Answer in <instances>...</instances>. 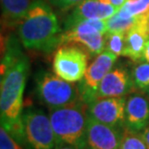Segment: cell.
<instances>
[{"mask_svg": "<svg viewBox=\"0 0 149 149\" xmlns=\"http://www.w3.org/2000/svg\"><path fill=\"white\" fill-rule=\"evenodd\" d=\"M11 60L1 65V126L18 143H24L23 91L28 73V60L21 52L13 56Z\"/></svg>", "mask_w": 149, "mask_h": 149, "instance_id": "cell-1", "label": "cell"}, {"mask_svg": "<svg viewBox=\"0 0 149 149\" xmlns=\"http://www.w3.org/2000/svg\"><path fill=\"white\" fill-rule=\"evenodd\" d=\"M20 42L27 49L49 52L60 45L61 30L55 14L44 0H35L18 25Z\"/></svg>", "mask_w": 149, "mask_h": 149, "instance_id": "cell-2", "label": "cell"}, {"mask_svg": "<svg viewBox=\"0 0 149 149\" xmlns=\"http://www.w3.org/2000/svg\"><path fill=\"white\" fill-rule=\"evenodd\" d=\"M56 144H67L87 149V105L82 100L70 105L49 109Z\"/></svg>", "mask_w": 149, "mask_h": 149, "instance_id": "cell-3", "label": "cell"}, {"mask_svg": "<svg viewBox=\"0 0 149 149\" xmlns=\"http://www.w3.org/2000/svg\"><path fill=\"white\" fill-rule=\"evenodd\" d=\"M36 93L49 109L64 107L81 100L78 85L47 71H41L37 75Z\"/></svg>", "mask_w": 149, "mask_h": 149, "instance_id": "cell-4", "label": "cell"}, {"mask_svg": "<svg viewBox=\"0 0 149 149\" xmlns=\"http://www.w3.org/2000/svg\"><path fill=\"white\" fill-rule=\"evenodd\" d=\"M24 143L28 149H54L56 138L49 116L42 110L27 108L23 113Z\"/></svg>", "mask_w": 149, "mask_h": 149, "instance_id": "cell-5", "label": "cell"}, {"mask_svg": "<svg viewBox=\"0 0 149 149\" xmlns=\"http://www.w3.org/2000/svg\"><path fill=\"white\" fill-rule=\"evenodd\" d=\"M90 54L76 44H62L53 57V72L66 81L80 82L88 68Z\"/></svg>", "mask_w": 149, "mask_h": 149, "instance_id": "cell-6", "label": "cell"}, {"mask_svg": "<svg viewBox=\"0 0 149 149\" xmlns=\"http://www.w3.org/2000/svg\"><path fill=\"white\" fill-rule=\"evenodd\" d=\"M62 44H77L90 54L97 56L106 49V35L100 33L88 19L78 20L65 27L61 34Z\"/></svg>", "mask_w": 149, "mask_h": 149, "instance_id": "cell-7", "label": "cell"}, {"mask_svg": "<svg viewBox=\"0 0 149 149\" xmlns=\"http://www.w3.org/2000/svg\"><path fill=\"white\" fill-rule=\"evenodd\" d=\"M117 56L105 50L96 56L94 61L88 65L84 77L80 81L78 88L81 91V99L85 104L95 99L98 87L103 78L112 69Z\"/></svg>", "mask_w": 149, "mask_h": 149, "instance_id": "cell-8", "label": "cell"}, {"mask_svg": "<svg viewBox=\"0 0 149 149\" xmlns=\"http://www.w3.org/2000/svg\"><path fill=\"white\" fill-rule=\"evenodd\" d=\"M126 97H102L96 98L87 105V113L94 119L123 129L125 124Z\"/></svg>", "mask_w": 149, "mask_h": 149, "instance_id": "cell-9", "label": "cell"}, {"mask_svg": "<svg viewBox=\"0 0 149 149\" xmlns=\"http://www.w3.org/2000/svg\"><path fill=\"white\" fill-rule=\"evenodd\" d=\"M123 129L105 124L89 115L86 125L87 149H116L120 147Z\"/></svg>", "mask_w": 149, "mask_h": 149, "instance_id": "cell-10", "label": "cell"}, {"mask_svg": "<svg viewBox=\"0 0 149 149\" xmlns=\"http://www.w3.org/2000/svg\"><path fill=\"white\" fill-rule=\"evenodd\" d=\"M135 88L132 76L129 74L127 69L123 68H112L107 73L98 87L96 91V98L102 97H121Z\"/></svg>", "mask_w": 149, "mask_h": 149, "instance_id": "cell-11", "label": "cell"}, {"mask_svg": "<svg viewBox=\"0 0 149 149\" xmlns=\"http://www.w3.org/2000/svg\"><path fill=\"white\" fill-rule=\"evenodd\" d=\"M149 14L139 15L138 20L125 35V47L122 56L133 62L142 61L145 44L149 39Z\"/></svg>", "mask_w": 149, "mask_h": 149, "instance_id": "cell-12", "label": "cell"}, {"mask_svg": "<svg viewBox=\"0 0 149 149\" xmlns=\"http://www.w3.org/2000/svg\"><path fill=\"white\" fill-rule=\"evenodd\" d=\"M119 9L114 7L109 0H83L65 20V27L76 21L83 19H107Z\"/></svg>", "mask_w": 149, "mask_h": 149, "instance_id": "cell-13", "label": "cell"}, {"mask_svg": "<svg viewBox=\"0 0 149 149\" xmlns=\"http://www.w3.org/2000/svg\"><path fill=\"white\" fill-rule=\"evenodd\" d=\"M126 127L142 132L149 124V99L141 93H133L128 97L125 107Z\"/></svg>", "mask_w": 149, "mask_h": 149, "instance_id": "cell-14", "label": "cell"}, {"mask_svg": "<svg viewBox=\"0 0 149 149\" xmlns=\"http://www.w3.org/2000/svg\"><path fill=\"white\" fill-rule=\"evenodd\" d=\"M2 15L6 23L18 25L30 8V0H1Z\"/></svg>", "mask_w": 149, "mask_h": 149, "instance_id": "cell-15", "label": "cell"}, {"mask_svg": "<svg viewBox=\"0 0 149 149\" xmlns=\"http://www.w3.org/2000/svg\"><path fill=\"white\" fill-rule=\"evenodd\" d=\"M139 17H123L118 13L106 19L107 33L112 32H122L127 33L134 25L137 23Z\"/></svg>", "mask_w": 149, "mask_h": 149, "instance_id": "cell-16", "label": "cell"}, {"mask_svg": "<svg viewBox=\"0 0 149 149\" xmlns=\"http://www.w3.org/2000/svg\"><path fill=\"white\" fill-rule=\"evenodd\" d=\"M117 13L123 17H139L149 14V0L126 1Z\"/></svg>", "mask_w": 149, "mask_h": 149, "instance_id": "cell-17", "label": "cell"}, {"mask_svg": "<svg viewBox=\"0 0 149 149\" xmlns=\"http://www.w3.org/2000/svg\"><path fill=\"white\" fill-rule=\"evenodd\" d=\"M120 147L122 149H148L147 144L141 132H136L128 127L123 128L122 141Z\"/></svg>", "mask_w": 149, "mask_h": 149, "instance_id": "cell-18", "label": "cell"}, {"mask_svg": "<svg viewBox=\"0 0 149 149\" xmlns=\"http://www.w3.org/2000/svg\"><path fill=\"white\" fill-rule=\"evenodd\" d=\"M131 76L136 88L147 91L149 88V63L142 62L134 66Z\"/></svg>", "mask_w": 149, "mask_h": 149, "instance_id": "cell-19", "label": "cell"}, {"mask_svg": "<svg viewBox=\"0 0 149 149\" xmlns=\"http://www.w3.org/2000/svg\"><path fill=\"white\" fill-rule=\"evenodd\" d=\"M125 35L122 32H112L106 34V49L107 51L120 56L123 54L125 47Z\"/></svg>", "mask_w": 149, "mask_h": 149, "instance_id": "cell-20", "label": "cell"}, {"mask_svg": "<svg viewBox=\"0 0 149 149\" xmlns=\"http://www.w3.org/2000/svg\"><path fill=\"white\" fill-rule=\"evenodd\" d=\"M0 149H23L20 143H18L3 126L0 128Z\"/></svg>", "mask_w": 149, "mask_h": 149, "instance_id": "cell-21", "label": "cell"}, {"mask_svg": "<svg viewBox=\"0 0 149 149\" xmlns=\"http://www.w3.org/2000/svg\"><path fill=\"white\" fill-rule=\"evenodd\" d=\"M55 6H57L62 10H67L69 8L76 7L83 0H50Z\"/></svg>", "mask_w": 149, "mask_h": 149, "instance_id": "cell-22", "label": "cell"}, {"mask_svg": "<svg viewBox=\"0 0 149 149\" xmlns=\"http://www.w3.org/2000/svg\"><path fill=\"white\" fill-rule=\"evenodd\" d=\"M142 61L149 63V39L147 40L146 44H145V48L143 52V56H142Z\"/></svg>", "mask_w": 149, "mask_h": 149, "instance_id": "cell-23", "label": "cell"}, {"mask_svg": "<svg viewBox=\"0 0 149 149\" xmlns=\"http://www.w3.org/2000/svg\"><path fill=\"white\" fill-rule=\"evenodd\" d=\"M141 135H142V138H143V139L145 141V142H146V144H147V147L149 149V126L148 127L145 128L143 131L141 132Z\"/></svg>", "mask_w": 149, "mask_h": 149, "instance_id": "cell-24", "label": "cell"}, {"mask_svg": "<svg viewBox=\"0 0 149 149\" xmlns=\"http://www.w3.org/2000/svg\"><path fill=\"white\" fill-rule=\"evenodd\" d=\"M109 2L114 6V7L120 9L124 5V3L126 2V0H109Z\"/></svg>", "mask_w": 149, "mask_h": 149, "instance_id": "cell-25", "label": "cell"}, {"mask_svg": "<svg viewBox=\"0 0 149 149\" xmlns=\"http://www.w3.org/2000/svg\"><path fill=\"white\" fill-rule=\"evenodd\" d=\"M54 149H81L72 145H67V144H56V146Z\"/></svg>", "mask_w": 149, "mask_h": 149, "instance_id": "cell-26", "label": "cell"}, {"mask_svg": "<svg viewBox=\"0 0 149 149\" xmlns=\"http://www.w3.org/2000/svg\"><path fill=\"white\" fill-rule=\"evenodd\" d=\"M146 93H147V95H148V97H149V88L146 91Z\"/></svg>", "mask_w": 149, "mask_h": 149, "instance_id": "cell-27", "label": "cell"}, {"mask_svg": "<svg viewBox=\"0 0 149 149\" xmlns=\"http://www.w3.org/2000/svg\"><path fill=\"white\" fill-rule=\"evenodd\" d=\"M126 1H135V0H126Z\"/></svg>", "mask_w": 149, "mask_h": 149, "instance_id": "cell-28", "label": "cell"}, {"mask_svg": "<svg viewBox=\"0 0 149 149\" xmlns=\"http://www.w3.org/2000/svg\"><path fill=\"white\" fill-rule=\"evenodd\" d=\"M116 149H122L121 147H118V148H116Z\"/></svg>", "mask_w": 149, "mask_h": 149, "instance_id": "cell-29", "label": "cell"}, {"mask_svg": "<svg viewBox=\"0 0 149 149\" xmlns=\"http://www.w3.org/2000/svg\"><path fill=\"white\" fill-rule=\"evenodd\" d=\"M148 25H149V22H148Z\"/></svg>", "mask_w": 149, "mask_h": 149, "instance_id": "cell-30", "label": "cell"}]
</instances>
